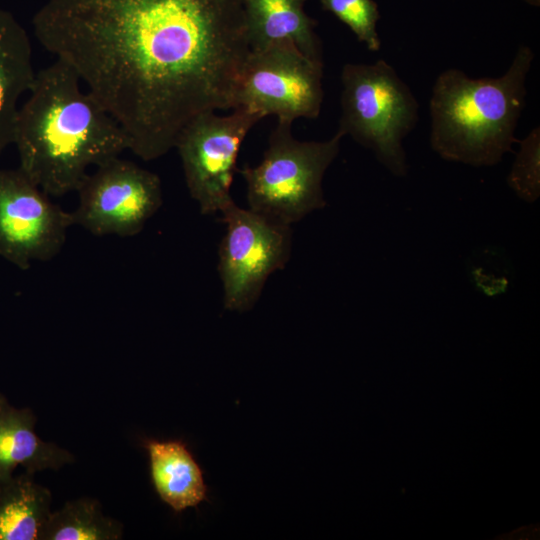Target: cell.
<instances>
[{"label":"cell","instance_id":"8992f818","mask_svg":"<svg viewBox=\"0 0 540 540\" xmlns=\"http://www.w3.org/2000/svg\"><path fill=\"white\" fill-rule=\"evenodd\" d=\"M323 66L291 43L250 50L236 82L233 109L243 107L261 118L274 115L291 123L316 119L324 97Z\"/></svg>","mask_w":540,"mask_h":540},{"label":"cell","instance_id":"3957f363","mask_svg":"<svg viewBox=\"0 0 540 540\" xmlns=\"http://www.w3.org/2000/svg\"><path fill=\"white\" fill-rule=\"evenodd\" d=\"M534 56L530 46L519 45L499 77L471 78L456 68L441 72L429 101L432 150L446 161L474 167L497 165L512 152Z\"/></svg>","mask_w":540,"mask_h":540},{"label":"cell","instance_id":"7c38bea8","mask_svg":"<svg viewBox=\"0 0 540 540\" xmlns=\"http://www.w3.org/2000/svg\"><path fill=\"white\" fill-rule=\"evenodd\" d=\"M36 422L32 409L16 408L0 393V484L9 481L18 466L35 474L75 461L68 450L42 440L35 432Z\"/></svg>","mask_w":540,"mask_h":540},{"label":"cell","instance_id":"ba28073f","mask_svg":"<svg viewBox=\"0 0 540 540\" xmlns=\"http://www.w3.org/2000/svg\"><path fill=\"white\" fill-rule=\"evenodd\" d=\"M261 119L243 107L227 116L210 111L193 118L180 132L174 148L202 214L220 212L233 200L230 190L241 144Z\"/></svg>","mask_w":540,"mask_h":540},{"label":"cell","instance_id":"9c48e42d","mask_svg":"<svg viewBox=\"0 0 540 540\" xmlns=\"http://www.w3.org/2000/svg\"><path fill=\"white\" fill-rule=\"evenodd\" d=\"M77 192L73 225L96 236L138 234L163 201L159 176L119 157L88 173Z\"/></svg>","mask_w":540,"mask_h":540},{"label":"cell","instance_id":"6da1fadb","mask_svg":"<svg viewBox=\"0 0 540 540\" xmlns=\"http://www.w3.org/2000/svg\"><path fill=\"white\" fill-rule=\"evenodd\" d=\"M33 29L145 161L196 116L233 109L250 52L242 0H51Z\"/></svg>","mask_w":540,"mask_h":540},{"label":"cell","instance_id":"30bf717a","mask_svg":"<svg viewBox=\"0 0 540 540\" xmlns=\"http://www.w3.org/2000/svg\"><path fill=\"white\" fill-rule=\"evenodd\" d=\"M71 213L20 169H0V256L22 270L46 262L63 248Z\"/></svg>","mask_w":540,"mask_h":540},{"label":"cell","instance_id":"9a60e30c","mask_svg":"<svg viewBox=\"0 0 540 540\" xmlns=\"http://www.w3.org/2000/svg\"><path fill=\"white\" fill-rule=\"evenodd\" d=\"M52 494L24 472L0 484V540H39Z\"/></svg>","mask_w":540,"mask_h":540},{"label":"cell","instance_id":"4fadbf2b","mask_svg":"<svg viewBox=\"0 0 540 540\" xmlns=\"http://www.w3.org/2000/svg\"><path fill=\"white\" fill-rule=\"evenodd\" d=\"M143 447L154 490L175 513L209 501L204 472L183 440L146 438Z\"/></svg>","mask_w":540,"mask_h":540},{"label":"cell","instance_id":"52a82bcc","mask_svg":"<svg viewBox=\"0 0 540 540\" xmlns=\"http://www.w3.org/2000/svg\"><path fill=\"white\" fill-rule=\"evenodd\" d=\"M220 213L226 225L218 263L224 307L247 311L258 300L268 277L286 265L291 226L243 209L233 200Z\"/></svg>","mask_w":540,"mask_h":540},{"label":"cell","instance_id":"8fae6325","mask_svg":"<svg viewBox=\"0 0 540 540\" xmlns=\"http://www.w3.org/2000/svg\"><path fill=\"white\" fill-rule=\"evenodd\" d=\"M307 0H242L250 50L291 43L314 62L323 64L317 21L305 12Z\"/></svg>","mask_w":540,"mask_h":540},{"label":"cell","instance_id":"277c9868","mask_svg":"<svg viewBox=\"0 0 540 540\" xmlns=\"http://www.w3.org/2000/svg\"><path fill=\"white\" fill-rule=\"evenodd\" d=\"M341 84L338 131L371 150L393 175L406 176L403 140L419 120V104L410 87L383 59L345 64Z\"/></svg>","mask_w":540,"mask_h":540},{"label":"cell","instance_id":"d6986e66","mask_svg":"<svg viewBox=\"0 0 540 540\" xmlns=\"http://www.w3.org/2000/svg\"><path fill=\"white\" fill-rule=\"evenodd\" d=\"M528 4L539 6L540 0H525Z\"/></svg>","mask_w":540,"mask_h":540},{"label":"cell","instance_id":"e0dca14e","mask_svg":"<svg viewBox=\"0 0 540 540\" xmlns=\"http://www.w3.org/2000/svg\"><path fill=\"white\" fill-rule=\"evenodd\" d=\"M322 9L344 23L371 52H378L381 41L377 32L380 19L374 0H319Z\"/></svg>","mask_w":540,"mask_h":540},{"label":"cell","instance_id":"ac0fdd59","mask_svg":"<svg viewBox=\"0 0 540 540\" xmlns=\"http://www.w3.org/2000/svg\"><path fill=\"white\" fill-rule=\"evenodd\" d=\"M517 143L520 148L507 176V184L518 198L533 203L540 196V127H534Z\"/></svg>","mask_w":540,"mask_h":540},{"label":"cell","instance_id":"7a4b0ae2","mask_svg":"<svg viewBox=\"0 0 540 540\" xmlns=\"http://www.w3.org/2000/svg\"><path fill=\"white\" fill-rule=\"evenodd\" d=\"M64 62L36 72L19 107L13 144L20 169L49 196L77 191L91 166L128 150L118 122Z\"/></svg>","mask_w":540,"mask_h":540},{"label":"cell","instance_id":"2e32d148","mask_svg":"<svg viewBox=\"0 0 540 540\" xmlns=\"http://www.w3.org/2000/svg\"><path fill=\"white\" fill-rule=\"evenodd\" d=\"M123 530L120 521L104 515L98 500L81 497L50 513L39 540H119Z\"/></svg>","mask_w":540,"mask_h":540},{"label":"cell","instance_id":"5bb4252c","mask_svg":"<svg viewBox=\"0 0 540 540\" xmlns=\"http://www.w3.org/2000/svg\"><path fill=\"white\" fill-rule=\"evenodd\" d=\"M35 76L28 34L0 9V156L13 143L19 100L29 92Z\"/></svg>","mask_w":540,"mask_h":540},{"label":"cell","instance_id":"5b68a950","mask_svg":"<svg viewBox=\"0 0 540 540\" xmlns=\"http://www.w3.org/2000/svg\"><path fill=\"white\" fill-rule=\"evenodd\" d=\"M291 126L278 120L261 162L238 170L246 183L248 208L287 226L326 206L323 176L344 137L337 130L325 141H300Z\"/></svg>","mask_w":540,"mask_h":540}]
</instances>
